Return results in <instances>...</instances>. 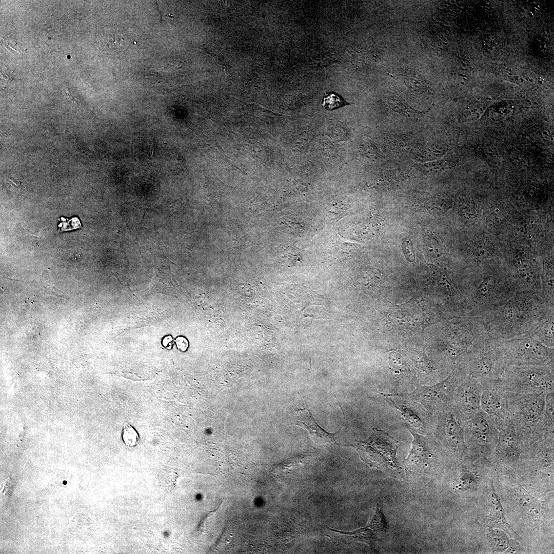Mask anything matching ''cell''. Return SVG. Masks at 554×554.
Wrapping results in <instances>:
<instances>
[{"label":"cell","mask_w":554,"mask_h":554,"mask_svg":"<svg viewBox=\"0 0 554 554\" xmlns=\"http://www.w3.org/2000/svg\"><path fill=\"white\" fill-rule=\"evenodd\" d=\"M436 429L445 446L457 455L462 456L466 448L464 421L452 402L438 413Z\"/></svg>","instance_id":"9c48e42d"},{"label":"cell","mask_w":554,"mask_h":554,"mask_svg":"<svg viewBox=\"0 0 554 554\" xmlns=\"http://www.w3.org/2000/svg\"><path fill=\"white\" fill-rule=\"evenodd\" d=\"M397 443L385 431L373 429L368 439L357 441L356 448L361 460L370 466L394 470L399 468Z\"/></svg>","instance_id":"8992f818"},{"label":"cell","mask_w":554,"mask_h":554,"mask_svg":"<svg viewBox=\"0 0 554 554\" xmlns=\"http://www.w3.org/2000/svg\"><path fill=\"white\" fill-rule=\"evenodd\" d=\"M456 365L443 380L432 386H421L411 393V397L431 412L438 413L444 409L452 402L457 386L466 377Z\"/></svg>","instance_id":"52a82bcc"},{"label":"cell","mask_w":554,"mask_h":554,"mask_svg":"<svg viewBox=\"0 0 554 554\" xmlns=\"http://www.w3.org/2000/svg\"><path fill=\"white\" fill-rule=\"evenodd\" d=\"M495 340L507 365H542L553 368L554 348L544 346L528 333Z\"/></svg>","instance_id":"5b68a950"},{"label":"cell","mask_w":554,"mask_h":554,"mask_svg":"<svg viewBox=\"0 0 554 554\" xmlns=\"http://www.w3.org/2000/svg\"><path fill=\"white\" fill-rule=\"evenodd\" d=\"M544 393L510 392L509 416L523 440L536 441L553 437V403H546Z\"/></svg>","instance_id":"7a4b0ae2"},{"label":"cell","mask_w":554,"mask_h":554,"mask_svg":"<svg viewBox=\"0 0 554 554\" xmlns=\"http://www.w3.org/2000/svg\"><path fill=\"white\" fill-rule=\"evenodd\" d=\"M500 379L515 393L554 392L553 368L547 366L507 365Z\"/></svg>","instance_id":"277c9868"},{"label":"cell","mask_w":554,"mask_h":554,"mask_svg":"<svg viewBox=\"0 0 554 554\" xmlns=\"http://www.w3.org/2000/svg\"><path fill=\"white\" fill-rule=\"evenodd\" d=\"M480 382L482 384L481 410L493 417L496 422L509 417L508 399L510 392L505 388L501 379L486 380Z\"/></svg>","instance_id":"30bf717a"},{"label":"cell","mask_w":554,"mask_h":554,"mask_svg":"<svg viewBox=\"0 0 554 554\" xmlns=\"http://www.w3.org/2000/svg\"><path fill=\"white\" fill-rule=\"evenodd\" d=\"M387 524L380 503H378L368 524L357 530L344 532L330 528L335 532L344 535L353 539L372 544L382 539L387 530Z\"/></svg>","instance_id":"7c38bea8"},{"label":"cell","mask_w":554,"mask_h":554,"mask_svg":"<svg viewBox=\"0 0 554 554\" xmlns=\"http://www.w3.org/2000/svg\"><path fill=\"white\" fill-rule=\"evenodd\" d=\"M122 437L125 443L129 446L136 445L139 439L137 431L128 424L125 425L124 427Z\"/></svg>","instance_id":"44dd1931"},{"label":"cell","mask_w":554,"mask_h":554,"mask_svg":"<svg viewBox=\"0 0 554 554\" xmlns=\"http://www.w3.org/2000/svg\"><path fill=\"white\" fill-rule=\"evenodd\" d=\"M551 309L541 294L516 292L486 316L488 336L500 340L528 333Z\"/></svg>","instance_id":"6da1fadb"},{"label":"cell","mask_w":554,"mask_h":554,"mask_svg":"<svg viewBox=\"0 0 554 554\" xmlns=\"http://www.w3.org/2000/svg\"><path fill=\"white\" fill-rule=\"evenodd\" d=\"M404 250L407 257L409 259H414V252L412 244L409 241H404Z\"/></svg>","instance_id":"cb8c5ba5"},{"label":"cell","mask_w":554,"mask_h":554,"mask_svg":"<svg viewBox=\"0 0 554 554\" xmlns=\"http://www.w3.org/2000/svg\"><path fill=\"white\" fill-rule=\"evenodd\" d=\"M295 411L299 426L308 431L314 442L319 444L336 443L334 437L338 432L329 433L318 424L309 410L305 400L300 393Z\"/></svg>","instance_id":"4fadbf2b"},{"label":"cell","mask_w":554,"mask_h":554,"mask_svg":"<svg viewBox=\"0 0 554 554\" xmlns=\"http://www.w3.org/2000/svg\"><path fill=\"white\" fill-rule=\"evenodd\" d=\"M554 309H551L528 333L544 346L554 348Z\"/></svg>","instance_id":"9a60e30c"},{"label":"cell","mask_w":554,"mask_h":554,"mask_svg":"<svg viewBox=\"0 0 554 554\" xmlns=\"http://www.w3.org/2000/svg\"><path fill=\"white\" fill-rule=\"evenodd\" d=\"M490 500L492 505V514L493 515V518L496 520L495 522L501 524V525H503V526L505 528L510 529L509 525L507 524L505 518L504 516V511L503 507L501 505L500 501L494 492H492L490 494Z\"/></svg>","instance_id":"ac0fdd59"},{"label":"cell","mask_w":554,"mask_h":554,"mask_svg":"<svg viewBox=\"0 0 554 554\" xmlns=\"http://www.w3.org/2000/svg\"><path fill=\"white\" fill-rule=\"evenodd\" d=\"M413 440L412 448L405 461L406 469L408 470L423 469L434 462L436 456L428 440L424 437L411 431Z\"/></svg>","instance_id":"5bb4252c"},{"label":"cell","mask_w":554,"mask_h":554,"mask_svg":"<svg viewBox=\"0 0 554 554\" xmlns=\"http://www.w3.org/2000/svg\"><path fill=\"white\" fill-rule=\"evenodd\" d=\"M487 538L494 550L497 552H503L508 546L509 540L506 533L498 528L488 530Z\"/></svg>","instance_id":"2e32d148"},{"label":"cell","mask_w":554,"mask_h":554,"mask_svg":"<svg viewBox=\"0 0 554 554\" xmlns=\"http://www.w3.org/2000/svg\"><path fill=\"white\" fill-rule=\"evenodd\" d=\"M519 503L527 514L532 517L540 515V503L536 498L530 496H524L520 498Z\"/></svg>","instance_id":"e0dca14e"},{"label":"cell","mask_w":554,"mask_h":554,"mask_svg":"<svg viewBox=\"0 0 554 554\" xmlns=\"http://www.w3.org/2000/svg\"><path fill=\"white\" fill-rule=\"evenodd\" d=\"M61 220H62L61 221V223L58 225V226L59 227V230L60 231H62L63 229L68 225H69L67 227L66 230H72L73 229L80 228L81 227L80 222L70 224V223L71 222V219L68 220L61 217Z\"/></svg>","instance_id":"7402d4cb"},{"label":"cell","mask_w":554,"mask_h":554,"mask_svg":"<svg viewBox=\"0 0 554 554\" xmlns=\"http://www.w3.org/2000/svg\"><path fill=\"white\" fill-rule=\"evenodd\" d=\"M150 150L151 151V155L153 154L154 148L153 146V142H151V145L150 146Z\"/></svg>","instance_id":"4316f807"},{"label":"cell","mask_w":554,"mask_h":554,"mask_svg":"<svg viewBox=\"0 0 554 554\" xmlns=\"http://www.w3.org/2000/svg\"><path fill=\"white\" fill-rule=\"evenodd\" d=\"M348 104L342 97L334 93L325 96L322 102V107L327 110H333Z\"/></svg>","instance_id":"ffe728a7"},{"label":"cell","mask_w":554,"mask_h":554,"mask_svg":"<svg viewBox=\"0 0 554 554\" xmlns=\"http://www.w3.org/2000/svg\"><path fill=\"white\" fill-rule=\"evenodd\" d=\"M175 342H176L177 347L179 348V349H180V350H181L182 351H184L186 350V349H187V348L188 347V341L184 337H178L176 339Z\"/></svg>","instance_id":"d4e9b609"},{"label":"cell","mask_w":554,"mask_h":554,"mask_svg":"<svg viewBox=\"0 0 554 554\" xmlns=\"http://www.w3.org/2000/svg\"><path fill=\"white\" fill-rule=\"evenodd\" d=\"M500 220L496 213L488 215L486 220V224L490 227H495L499 224Z\"/></svg>","instance_id":"603a6c76"},{"label":"cell","mask_w":554,"mask_h":554,"mask_svg":"<svg viewBox=\"0 0 554 554\" xmlns=\"http://www.w3.org/2000/svg\"><path fill=\"white\" fill-rule=\"evenodd\" d=\"M464 438L480 454L490 452L498 442L499 431L495 419L481 410L464 421Z\"/></svg>","instance_id":"ba28073f"},{"label":"cell","mask_w":554,"mask_h":554,"mask_svg":"<svg viewBox=\"0 0 554 554\" xmlns=\"http://www.w3.org/2000/svg\"><path fill=\"white\" fill-rule=\"evenodd\" d=\"M508 551L510 553H517L520 551V547L519 544L514 540H510L509 541L508 548Z\"/></svg>","instance_id":"484cf974"},{"label":"cell","mask_w":554,"mask_h":554,"mask_svg":"<svg viewBox=\"0 0 554 554\" xmlns=\"http://www.w3.org/2000/svg\"><path fill=\"white\" fill-rule=\"evenodd\" d=\"M493 251L492 245L487 240H480L474 245V255L478 259L483 260L490 257Z\"/></svg>","instance_id":"d6986e66"},{"label":"cell","mask_w":554,"mask_h":554,"mask_svg":"<svg viewBox=\"0 0 554 554\" xmlns=\"http://www.w3.org/2000/svg\"><path fill=\"white\" fill-rule=\"evenodd\" d=\"M458 359L466 376L480 381L500 379L507 366L497 341L489 337Z\"/></svg>","instance_id":"3957f363"},{"label":"cell","mask_w":554,"mask_h":554,"mask_svg":"<svg viewBox=\"0 0 554 554\" xmlns=\"http://www.w3.org/2000/svg\"><path fill=\"white\" fill-rule=\"evenodd\" d=\"M482 384L478 380L466 377L457 386L452 403L463 421L471 418L481 409Z\"/></svg>","instance_id":"8fae6325"}]
</instances>
